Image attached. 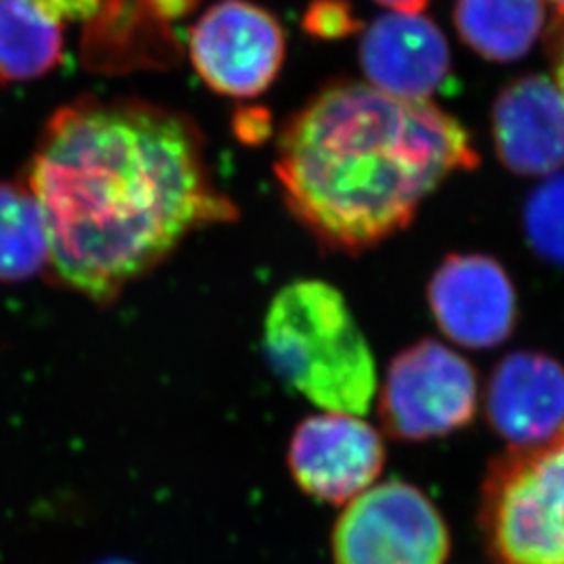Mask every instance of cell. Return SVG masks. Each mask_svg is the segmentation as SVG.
<instances>
[{"instance_id":"obj_1","label":"cell","mask_w":564,"mask_h":564,"mask_svg":"<svg viewBox=\"0 0 564 564\" xmlns=\"http://www.w3.org/2000/svg\"><path fill=\"white\" fill-rule=\"evenodd\" d=\"M25 184L46 220L51 276L101 305L191 232L239 214L216 188L197 123L142 99L82 97L59 107Z\"/></svg>"},{"instance_id":"obj_2","label":"cell","mask_w":564,"mask_h":564,"mask_svg":"<svg viewBox=\"0 0 564 564\" xmlns=\"http://www.w3.org/2000/svg\"><path fill=\"white\" fill-rule=\"evenodd\" d=\"M477 165L468 132L440 105L335 80L284 123L274 172L295 220L326 249L356 256L408 228L445 178Z\"/></svg>"},{"instance_id":"obj_3","label":"cell","mask_w":564,"mask_h":564,"mask_svg":"<svg viewBox=\"0 0 564 564\" xmlns=\"http://www.w3.org/2000/svg\"><path fill=\"white\" fill-rule=\"evenodd\" d=\"M272 372L326 412L366 414L377 393V364L341 291L324 281L289 282L263 321Z\"/></svg>"},{"instance_id":"obj_4","label":"cell","mask_w":564,"mask_h":564,"mask_svg":"<svg viewBox=\"0 0 564 564\" xmlns=\"http://www.w3.org/2000/svg\"><path fill=\"white\" fill-rule=\"evenodd\" d=\"M479 527L494 564H564V426L491 463Z\"/></svg>"},{"instance_id":"obj_5","label":"cell","mask_w":564,"mask_h":564,"mask_svg":"<svg viewBox=\"0 0 564 564\" xmlns=\"http://www.w3.org/2000/svg\"><path fill=\"white\" fill-rule=\"evenodd\" d=\"M477 402L479 383L470 362L444 343L423 339L393 358L379 414L391 437L426 442L470 424Z\"/></svg>"},{"instance_id":"obj_6","label":"cell","mask_w":564,"mask_h":564,"mask_svg":"<svg viewBox=\"0 0 564 564\" xmlns=\"http://www.w3.org/2000/svg\"><path fill=\"white\" fill-rule=\"evenodd\" d=\"M337 564H445L449 531L416 485L400 479L366 489L333 531Z\"/></svg>"},{"instance_id":"obj_7","label":"cell","mask_w":564,"mask_h":564,"mask_svg":"<svg viewBox=\"0 0 564 564\" xmlns=\"http://www.w3.org/2000/svg\"><path fill=\"white\" fill-rule=\"evenodd\" d=\"M203 84L230 99H256L281 74L286 36L274 13L251 0H218L188 32Z\"/></svg>"},{"instance_id":"obj_8","label":"cell","mask_w":564,"mask_h":564,"mask_svg":"<svg viewBox=\"0 0 564 564\" xmlns=\"http://www.w3.org/2000/svg\"><path fill=\"white\" fill-rule=\"evenodd\" d=\"M379 431L356 414L324 412L297 424L289 445L295 484L314 500L345 505L375 484L383 470Z\"/></svg>"},{"instance_id":"obj_9","label":"cell","mask_w":564,"mask_h":564,"mask_svg":"<svg viewBox=\"0 0 564 564\" xmlns=\"http://www.w3.org/2000/svg\"><path fill=\"white\" fill-rule=\"evenodd\" d=\"M433 318L449 341L468 349L498 347L517 324V291L494 258L449 256L429 282Z\"/></svg>"},{"instance_id":"obj_10","label":"cell","mask_w":564,"mask_h":564,"mask_svg":"<svg viewBox=\"0 0 564 564\" xmlns=\"http://www.w3.org/2000/svg\"><path fill=\"white\" fill-rule=\"evenodd\" d=\"M358 57L370 86L410 101H431L452 72L444 32L423 13L391 11L368 23Z\"/></svg>"},{"instance_id":"obj_11","label":"cell","mask_w":564,"mask_h":564,"mask_svg":"<svg viewBox=\"0 0 564 564\" xmlns=\"http://www.w3.org/2000/svg\"><path fill=\"white\" fill-rule=\"evenodd\" d=\"M494 142L508 170L550 176L564 165V93L547 76L508 84L491 111Z\"/></svg>"},{"instance_id":"obj_12","label":"cell","mask_w":564,"mask_h":564,"mask_svg":"<svg viewBox=\"0 0 564 564\" xmlns=\"http://www.w3.org/2000/svg\"><path fill=\"white\" fill-rule=\"evenodd\" d=\"M487 423L510 445L540 444L564 426V368L538 351L496 366L485 395Z\"/></svg>"},{"instance_id":"obj_13","label":"cell","mask_w":564,"mask_h":564,"mask_svg":"<svg viewBox=\"0 0 564 564\" xmlns=\"http://www.w3.org/2000/svg\"><path fill=\"white\" fill-rule=\"evenodd\" d=\"M102 0H0V84L46 76L63 59V34L93 20Z\"/></svg>"},{"instance_id":"obj_14","label":"cell","mask_w":564,"mask_h":564,"mask_svg":"<svg viewBox=\"0 0 564 564\" xmlns=\"http://www.w3.org/2000/svg\"><path fill=\"white\" fill-rule=\"evenodd\" d=\"M544 0H456V30L475 53L496 63L521 59L544 30Z\"/></svg>"},{"instance_id":"obj_15","label":"cell","mask_w":564,"mask_h":564,"mask_svg":"<svg viewBox=\"0 0 564 564\" xmlns=\"http://www.w3.org/2000/svg\"><path fill=\"white\" fill-rule=\"evenodd\" d=\"M48 258L41 203L25 182L0 181V282L30 281Z\"/></svg>"},{"instance_id":"obj_16","label":"cell","mask_w":564,"mask_h":564,"mask_svg":"<svg viewBox=\"0 0 564 564\" xmlns=\"http://www.w3.org/2000/svg\"><path fill=\"white\" fill-rule=\"evenodd\" d=\"M524 235L547 263L564 265V174L542 182L524 203Z\"/></svg>"},{"instance_id":"obj_17","label":"cell","mask_w":564,"mask_h":564,"mask_svg":"<svg viewBox=\"0 0 564 564\" xmlns=\"http://www.w3.org/2000/svg\"><path fill=\"white\" fill-rule=\"evenodd\" d=\"M305 28L321 39H341L356 30V20L343 0H314L305 13Z\"/></svg>"},{"instance_id":"obj_18","label":"cell","mask_w":564,"mask_h":564,"mask_svg":"<svg viewBox=\"0 0 564 564\" xmlns=\"http://www.w3.org/2000/svg\"><path fill=\"white\" fill-rule=\"evenodd\" d=\"M550 51H552V63H554V78L564 93V18H561L558 23H554Z\"/></svg>"},{"instance_id":"obj_19","label":"cell","mask_w":564,"mask_h":564,"mask_svg":"<svg viewBox=\"0 0 564 564\" xmlns=\"http://www.w3.org/2000/svg\"><path fill=\"white\" fill-rule=\"evenodd\" d=\"M379 4H383L391 11H402V13H421L424 7L431 0H377Z\"/></svg>"},{"instance_id":"obj_20","label":"cell","mask_w":564,"mask_h":564,"mask_svg":"<svg viewBox=\"0 0 564 564\" xmlns=\"http://www.w3.org/2000/svg\"><path fill=\"white\" fill-rule=\"evenodd\" d=\"M556 11H558V15L561 18H564V0H547Z\"/></svg>"},{"instance_id":"obj_21","label":"cell","mask_w":564,"mask_h":564,"mask_svg":"<svg viewBox=\"0 0 564 564\" xmlns=\"http://www.w3.org/2000/svg\"><path fill=\"white\" fill-rule=\"evenodd\" d=\"M99 564H134L130 563V561H123V558H107V561H102Z\"/></svg>"}]
</instances>
